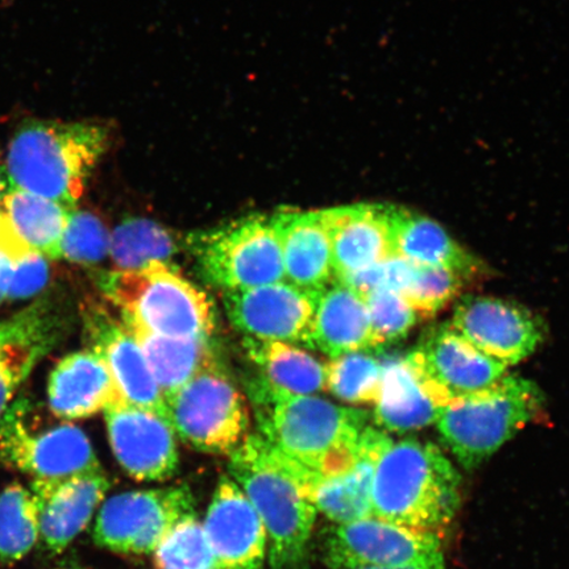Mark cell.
<instances>
[{
	"instance_id": "1",
	"label": "cell",
	"mask_w": 569,
	"mask_h": 569,
	"mask_svg": "<svg viewBox=\"0 0 569 569\" xmlns=\"http://www.w3.org/2000/svg\"><path fill=\"white\" fill-rule=\"evenodd\" d=\"M259 436L280 455L306 497L316 483L343 472L359 453L365 411L317 396L259 403Z\"/></svg>"
},
{
	"instance_id": "2",
	"label": "cell",
	"mask_w": 569,
	"mask_h": 569,
	"mask_svg": "<svg viewBox=\"0 0 569 569\" xmlns=\"http://www.w3.org/2000/svg\"><path fill=\"white\" fill-rule=\"evenodd\" d=\"M111 139V127L101 120H30L7 149L10 187L74 210Z\"/></svg>"
},
{
	"instance_id": "3",
	"label": "cell",
	"mask_w": 569,
	"mask_h": 569,
	"mask_svg": "<svg viewBox=\"0 0 569 569\" xmlns=\"http://www.w3.org/2000/svg\"><path fill=\"white\" fill-rule=\"evenodd\" d=\"M460 507V476L437 446L391 442L377 460L372 516L405 528H445Z\"/></svg>"
},
{
	"instance_id": "4",
	"label": "cell",
	"mask_w": 569,
	"mask_h": 569,
	"mask_svg": "<svg viewBox=\"0 0 569 569\" xmlns=\"http://www.w3.org/2000/svg\"><path fill=\"white\" fill-rule=\"evenodd\" d=\"M230 478L264 523L272 569H293L305 558L317 509L272 447L259 433L230 453Z\"/></svg>"
},
{
	"instance_id": "5",
	"label": "cell",
	"mask_w": 569,
	"mask_h": 569,
	"mask_svg": "<svg viewBox=\"0 0 569 569\" xmlns=\"http://www.w3.org/2000/svg\"><path fill=\"white\" fill-rule=\"evenodd\" d=\"M102 288L131 329L201 339H210L216 329V311L208 295L166 261L113 270L104 277Z\"/></svg>"
},
{
	"instance_id": "6",
	"label": "cell",
	"mask_w": 569,
	"mask_h": 569,
	"mask_svg": "<svg viewBox=\"0 0 569 569\" xmlns=\"http://www.w3.org/2000/svg\"><path fill=\"white\" fill-rule=\"evenodd\" d=\"M542 407L536 383L503 376L486 390L448 402L438 418V431L460 465L472 469L533 421Z\"/></svg>"
},
{
	"instance_id": "7",
	"label": "cell",
	"mask_w": 569,
	"mask_h": 569,
	"mask_svg": "<svg viewBox=\"0 0 569 569\" xmlns=\"http://www.w3.org/2000/svg\"><path fill=\"white\" fill-rule=\"evenodd\" d=\"M176 436L194 450L231 453L248 437L244 397L216 367L163 397Z\"/></svg>"
},
{
	"instance_id": "8",
	"label": "cell",
	"mask_w": 569,
	"mask_h": 569,
	"mask_svg": "<svg viewBox=\"0 0 569 569\" xmlns=\"http://www.w3.org/2000/svg\"><path fill=\"white\" fill-rule=\"evenodd\" d=\"M196 254L206 279L223 291L287 281L272 217L241 219L203 234Z\"/></svg>"
},
{
	"instance_id": "9",
	"label": "cell",
	"mask_w": 569,
	"mask_h": 569,
	"mask_svg": "<svg viewBox=\"0 0 569 569\" xmlns=\"http://www.w3.org/2000/svg\"><path fill=\"white\" fill-rule=\"evenodd\" d=\"M0 460L30 476L31 486H56L102 472L94 448L80 427L63 423L33 433L20 407L9 409L0 422Z\"/></svg>"
},
{
	"instance_id": "10",
	"label": "cell",
	"mask_w": 569,
	"mask_h": 569,
	"mask_svg": "<svg viewBox=\"0 0 569 569\" xmlns=\"http://www.w3.org/2000/svg\"><path fill=\"white\" fill-rule=\"evenodd\" d=\"M331 569H445L437 532L405 528L376 517L338 525L326 546Z\"/></svg>"
},
{
	"instance_id": "11",
	"label": "cell",
	"mask_w": 569,
	"mask_h": 569,
	"mask_svg": "<svg viewBox=\"0 0 569 569\" xmlns=\"http://www.w3.org/2000/svg\"><path fill=\"white\" fill-rule=\"evenodd\" d=\"M193 513L194 497L188 487L120 493L99 510L92 538L113 552L153 553L170 530Z\"/></svg>"
},
{
	"instance_id": "12",
	"label": "cell",
	"mask_w": 569,
	"mask_h": 569,
	"mask_svg": "<svg viewBox=\"0 0 569 569\" xmlns=\"http://www.w3.org/2000/svg\"><path fill=\"white\" fill-rule=\"evenodd\" d=\"M319 291L288 281L227 290L224 309L247 339L310 347Z\"/></svg>"
},
{
	"instance_id": "13",
	"label": "cell",
	"mask_w": 569,
	"mask_h": 569,
	"mask_svg": "<svg viewBox=\"0 0 569 569\" xmlns=\"http://www.w3.org/2000/svg\"><path fill=\"white\" fill-rule=\"evenodd\" d=\"M451 325L479 351L507 367L529 358L543 339V327L536 316L495 297L462 298Z\"/></svg>"
},
{
	"instance_id": "14",
	"label": "cell",
	"mask_w": 569,
	"mask_h": 569,
	"mask_svg": "<svg viewBox=\"0 0 569 569\" xmlns=\"http://www.w3.org/2000/svg\"><path fill=\"white\" fill-rule=\"evenodd\" d=\"M113 455L124 471L139 481H167L178 468L176 432L154 412L112 405L104 410Z\"/></svg>"
},
{
	"instance_id": "15",
	"label": "cell",
	"mask_w": 569,
	"mask_h": 569,
	"mask_svg": "<svg viewBox=\"0 0 569 569\" xmlns=\"http://www.w3.org/2000/svg\"><path fill=\"white\" fill-rule=\"evenodd\" d=\"M202 525L218 569H262L266 526L230 476L220 478Z\"/></svg>"
},
{
	"instance_id": "16",
	"label": "cell",
	"mask_w": 569,
	"mask_h": 569,
	"mask_svg": "<svg viewBox=\"0 0 569 569\" xmlns=\"http://www.w3.org/2000/svg\"><path fill=\"white\" fill-rule=\"evenodd\" d=\"M425 373L455 398L486 390L507 373V366L481 352L450 323L427 331L412 352Z\"/></svg>"
},
{
	"instance_id": "17",
	"label": "cell",
	"mask_w": 569,
	"mask_h": 569,
	"mask_svg": "<svg viewBox=\"0 0 569 569\" xmlns=\"http://www.w3.org/2000/svg\"><path fill=\"white\" fill-rule=\"evenodd\" d=\"M451 398L427 376L415 355L382 362L375 419L383 430L407 432L438 421Z\"/></svg>"
},
{
	"instance_id": "18",
	"label": "cell",
	"mask_w": 569,
	"mask_h": 569,
	"mask_svg": "<svg viewBox=\"0 0 569 569\" xmlns=\"http://www.w3.org/2000/svg\"><path fill=\"white\" fill-rule=\"evenodd\" d=\"M333 270L345 280L393 258L388 204L359 203L323 210Z\"/></svg>"
},
{
	"instance_id": "19",
	"label": "cell",
	"mask_w": 569,
	"mask_h": 569,
	"mask_svg": "<svg viewBox=\"0 0 569 569\" xmlns=\"http://www.w3.org/2000/svg\"><path fill=\"white\" fill-rule=\"evenodd\" d=\"M110 481L96 472L56 483L31 486L39 507V540L48 552L61 553L88 528Z\"/></svg>"
},
{
	"instance_id": "20",
	"label": "cell",
	"mask_w": 569,
	"mask_h": 569,
	"mask_svg": "<svg viewBox=\"0 0 569 569\" xmlns=\"http://www.w3.org/2000/svg\"><path fill=\"white\" fill-rule=\"evenodd\" d=\"M272 219L279 234L284 280L316 291L337 280L323 210L282 211Z\"/></svg>"
},
{
	"instance_id": "21",
	"label": "cell",
	"mask_w": 569,
	"mask_h": 569,
	"mask_svg": "<svg viewBox=\"0 0 569 569\" xmlns=\"http://www.w3.org/2000/svg\"><path fill=\"white\" fill-rule=\"evenodd\" d=\"M48 402L63 421L89 418L123 403L109 368L94 350L70 353L56 366L49 377Z\"/></svg>"
},
{
	"instance_id": "22",
	"label": "cell",
	"mask_w": 569,
	"mask_h": 569,
	"mask_svg": "<svg viewBox=\"0 0 569 569\" xmlns=\"http://www.w3.org/2000/svg\"><path fill=\"white\" fill-rule=\"evenodd\" d=\"M391 442L388 433L368 426L358 457L343 472L316 483L309 500L317 511L338 525L372 517V488L377 460Z\"/></svg>"
},
{
	"instance_id": "23",
	"label": "cell",
	"mask_w": 569,
	"mask_h": 569,
	"mask_svg": "<svg viewBox=\"0 0 569 569\" xmlns=\"http://www.w3.org/2000/svg\"><path fill=\"white\" fill-rule=\"evenodd\" d=\"M94 350L112 376L122 402L154 412L168 421L166 400L139 341L122 322L101 319L92 325Z\"/></svg>"
},
{
	"instance_id": "24",
	"label": "cell",
	"mask_w": 569,
	"mask_h": 569,
	"mask_svg": "<svg viewBox=\"0 0 569 569\" xmlns=\"http://www.w3.org/2000/svg\"><path fill=\"white\" fill-rule=\"evenodd\" d=\"M331 359L377 348L365 297L336 280L319 291L311 346Z\"/></svg>"
},
{
	"instance_id": "25",
	"label": "cell",
	"mask_w": 569,
	"mask_h": 569,
	"mask_svg": "<svg viewBox=\"0 0 569 569\" xmlns=\"http://www.w3.org/2000/svg\"><path fill=\"white\" fill-rule=\"evenodd\" d=\"M53 341V318L42 305L0 322V422L19 387Z\"/></svg>"
},
{
	"instance_id": "26",
	"label": "cell",
	"mask_w": 569,
	"mask_h": 569,
	"mask_svg": "<svg viewBox=\"0 0 569 569\" xmlns=\"http://www.w3.org/2000/svg\"><path fill=\"white\" fill-rule=\"evenodd\" d=\"M247 350L259 367L254 389L258 403L287 397L316 396L327 390V366L295 345L247 339Z\"/></svg>"
},
{
	"instance_id": "27",
	"label": "cell",
	"mask_w": 569,
	"mask_h": 569,
	"mask_svg": "<svg viewBox=\"0 0 569 569\" xmlns=\"http://www.w3.org/2000/svg\"><path fill=\"white\" fill-rule=\"evenodd\" d=\"M395 256L422 267L446 268L465 277L478 272L473 256L432 219L400 206L388 204Z\"/></svg>"
},
{
	"instance_id": "28",
	"label": "cell",
	"mask_w": 569,
	"mask_h": 569,
	"mask_svg": "<svg viewBox=\"0 0 569 569\" xmlns=\"http://www.w3.org/2000/svg\"><path fill=\"white\" fill-rule=\"evenodd\" d=\"M2 211L12 231L28 249L48 260L61 259V241L73 210L10 187Z\"/></svg>"
},
{
	"instance_id": "29",
	"label": "cell",
	"mask_w": 569,
	"mask_h": 569,
	"mask_svg": "<svg viewBox=\"0 0 569 569\" xmlns=\"http://www.w3.org/2000/svg\"><path fill=\"white\" fill-rule=\"evenodd\" d=\"M127 329L139 341L163 397L216 367L209 339L162 337L128 326Z\"/></svg>"
},
{
	"instance_id": "30",
	"label": "cell",
	"mask_w": 569,
	"mask_h": 569,
	"mask_svg": "<svg viewBox=\"0 0 569 569\" xmlns=\"http://www.w3.org/2000/svg\"><path fill=\"white\" fill-rule=\"evenodd\" d=\"M38 540V502L31 490L12 483L0 493V561L18 563Z\"/></svg>"
},
{
	"instance_id": "31",
	"label": "cell",
	"mask_w": 569,
	"mask_h": 569,
	"mask_svg": "<svg viewBox=\"0 0 569 569\" xmlns=\"http://www.w3.org/2000/svg\"><path fill=\"white\" fill-rule=\"evenodd\" d=\"M177 252L172 234L146 219H130L110 237L109 256L117 270L138 269L152 261H166Z\"/></svg>"
},
{
	"instance_id": "32",
	"label": "cell",
	"mask_w": 569,
	"mask_h": 569,
	"mask_svg": "<svg viewBox=\"0 0 569 569\" xmlns=\"http://www.w3.org/2000/svg\"><path fill=\"white\" fill-rule=\"evenodd\" d=\"M327 366V390L350 403H375L382 379V362L368 351L331 359Z\"/></svg>"
},
{
	"instance_id": "33",
	"label": "cell",
	"mask_w": 569,
	"mask_h": 569,
	"mask_svg": "<svg viewBox=\"0 0 569 569\" xmlns=\"http://www.w3.org/2000/svg\"><path fill=\"white\" fill-rule=\"evenodd\" d=\"M153 553L158 569H218L203 525L196 513L182 518Z\"/></svg>"
},
{
	"instance_id": "34",
	"label": "cell",
	"mask_w": 569,
	"mask_h": 569,
	"mask_svg": "<svg viewBox=\"0 0 569 569\" xmlns=\"http://www.w3.org/2000/svg\"><path fill=\"white\" fill-rule=\"evenodd\" d=\"M361 296L371 318L377 348L398 343L418 322L417 310L398 291L380 288Z\"/></svg>"
},
{
	"instance_id": "35",
	"label": "cell",
	"mask_w": 569,
	"mask_h": 569,
	"mask_svg": "<svg viewBox=\"0 0 569 569\" xmlns=\"http://www.w3.org/2000/svg\"><path fill=\"white\" fill-rule=\"evenodd\" d=\"M462 289V276L450 269L412 264L401 296L419 316H433L450 303Z\"/></svg>"
},
{
	"instance_id": "36",
	"label": "cell",
	"mask_w": 569,
	"mask_h": 569,
	"mask_svg": "<svg viewBox=\"0 0 569 569\" xmlns=\"http://www.w3.org/2000/svg\"><path fill=\"white\" fill-rule=\"evenodd\" d=\"M110 237L96 216L74 209L61 241V259L82 266L98 264L109 256Z\"/></svg>"
},
{
	"instance_id": "37",
	"label": "cell",
	"mask_w": 569,
	"mask_h": 569,
	"mask_svg": "<svg viewBox=\"0 0 569 569\" xmlns=\"http://www.w3.org/2000/svg\"><path fill=\"white\" fill-rule=\"evenodd\" d=\"M48 259L30 251L16 261L7 300H27L46 288L49 279Z\"/></svg>"
},
{
	"instance_id": "38",
	"label": "cell",
	"mask_w": 569,
	"mask_h": 569,
	"mask_svg": "<svg viewBox=\"0 0 569 569\" xmlns=\"http://www.w3.org/2000/svg\"><path fill=\"white\" fill-rule=\"evenodd\" d=\"M20 259L13 249L0 238V305L7 300L13 264Z\"/></svg>"
},
{
	"instance_id": "39",
	"label": "cell",
	"mask_w": 569,
	"mask_h": 569,
	"mask_svg": "<svg viewBox=\"0 0 569 569\" xmlns=\"http://www.w3.org/2000/svg\"><path fill=\"white\" fill-rule=\"evenodd\" d=\"M9 190H10L9 178H7L3 161H0V212H2L4 198H6L7 193H9Z\"/></svg>"
},
{
	"instance_id": "40",
	"label": "cell",
	"mask_w": 569,
	"mask_h": 569,
	"mask_svg": "<svg viewBox=\"0 0 569 569\" xmlns=\"http://www.w3.org/2000/svg\"><path fill=\"white\" fill-rule=\"evenodd\" d=\"M54 569H84L78 561L76 560H66L59 567Z\"/></svg>"
},
{
	"instance_id": "41",
	"label": "cell",
	"mask_w": 569,
	"mask_h": 569,
	"mask_svg": "<svg viewBox=\"0 0 569 569\" xmlns=\"http://www.w3.org/2000/svg\"><path fill=\"white\" fill-rule=\"evenodd\" d=\"M360 569H380V568H360Z\"/></svg>"
}]
</instances>
